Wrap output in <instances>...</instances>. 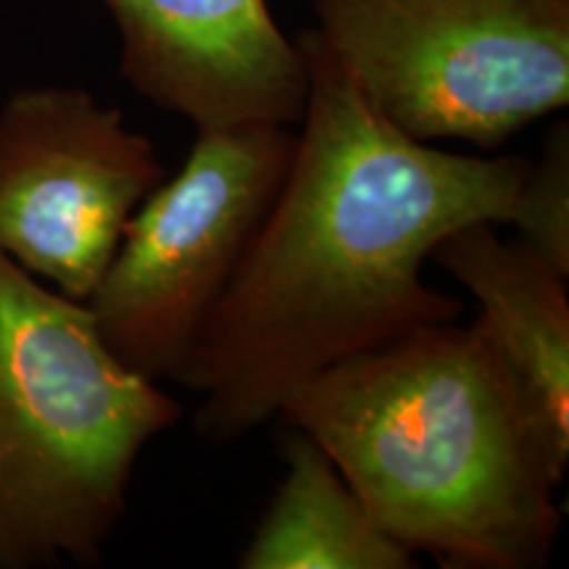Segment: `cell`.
Returning <instances> with one entry per match:
<instances>
[{
	"mask_svg": "<svg viewBox=\"0 0 569 569\" xmlns=\"http://www.w3.org/2000/svg\"><path fill=\"white\" fill-rule=\"evenodd\" d=\"M298 48L309 96L288 177L177 377L203 396L196 427L217 443L269 422L322 369L457 319L425 261L459 227L509 224L530 169L407 138L315 32Z\"/></svg>",
	"mask_w": 569,
	"mask_h": 569,
	"instance_id": "obj_1",
	"label": "cell"
},
{
	"mask_svg": "<svg viewBox=\"0 0 569 569\" xmlns=\"http://www.w3.org/2000/svg\"><path fill=\"white\" fill-rule=\"evenodd\" d=\"M369 517L448 569H536L567 475L482 325H425L301 382L277 409Z\"/></svg>",
	"mask_w": 569,
	"mask_h": 569,
	"instance_id": "obj_2",
	"label": "cell"
},
{
	"mask_svg": "<svg viewBox=\"0 0 569 569\" xmlns=\"http://www.w3.org/2000/svg\"><path fill=\"white\" fill-rule=\"evenodd\" d=\"M180 417L88 301L0 253V569L98 565L142 448Z\"/></svg>",
	"mask_w": 569,
	"mask_h": 569,
	"instance_id": "obj_3",
	"label": "cell"
},
{
	"mask_svg": "<svg viewBox=\"0 0 569 569\" xmlns=\"http://www.w3.org/2000/svg\"><path fill=\"white\" fill-rule=\"evenodd\" d=\"M325 51L411 140L496 151L569 101V0H319Z\"/></svg>",
	"mask_w": 569,
	"mask_h": 569,
	"instance_id": "obj_4",
	"label": "cell"
},
{
	"mask_svg": "<svg viewBox=\"0 0 569 569\" xmlns=\"http://www.w3.org/2000/svg\"><path fill=\"white\" fill-rule=\"evenodd\" d=\"M296 151L284 124L198 130L188 159L127 222L90 311L113 353L174 380L280 193Z\"/></svg>",
	"mask_w": 569,
	"mask_h": 569,
	"instance_id": "obj_5",
	"label": "cell"
},
{
	"mask_svg": "<svg viewBox=\"0 0 569 569\" xmlns=\"http://www.w3.org/2000/svg\"><path fill=\"white\" fill-rule=\"evenodd\" d=\"M163 177L151 140L88 90L11 92L0 106V253L90 301L127 222Z\"/></svg>",
	"mask_w": 569,
	"mask_h": 569,
	"instance_id": "obj_6",
	"label": "cell"
},
{
	"mask_svg": "<svg viewBox=\"0 0 569 569\" xmlns=\"http://www.w3.org/2000/svg\"><path fill=\"white\" fill-rule=\"evenodd\" d=\"M122 34V71L196 130L301 122L309 69L267 0H103Z\"/></svg>",
	"mask_w": 569,
	"mask_h": 569,
	"instance_id": "obj_7",
	"label": "cell"
},
{
	"mask_svg": "<svg viewBox=\"0 0 569 569\" xmlns=\"http://www.w3.org/2000/svg\"><path fill=\"white\" fill-rule=\"evenodd\" d=\"M498 224L459 227L430 259L478 298L482 330L528 398L561 465H569V277Z\"/></svg>",
	"mask_w": 569,
	"mask_h": 569,
	"instance_id": "obj_8",
	"label": "cell"
},
{
	"mask_svg": "<svg viewBox=\"0 0 569 569\" xmlns=\"http://www.w3.org/2000/svg\"><path fill=\"white\" fill-rule=\"evenodd\" d=\"M284 478L240 551L243 569H409L415 553L369 517L325 448L290 427Z\"/></svg>",
	"mask_w": 569,
	"mask_h": 569,
	"instance_id": "obj_9",
	"label": "cell"
},
{
	"mask_svg": "<svg viewBox=\"0 0 569 569\" xmlns=\"http://www.w3.org/2000/svg\"><path fill=\"white\" fill-rule=\"evenodd\" d=\"M517 238L569 277V132L559 122L543 142L538 161L530 159L509 219Z\"/></svg>",
	"mask_w": 569,
	"mask_h": 569,
	"instance_id": "obj_10",
	"label": "cell"
}]
</instances>
